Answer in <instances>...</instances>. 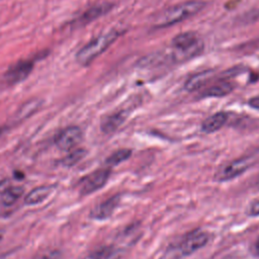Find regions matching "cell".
<instances>
[{
	"label": "cell",
	"instance_id": "5b68a950",
	"mask_svg": "<svg viewBox=\"0 0 259 259\" xmlns=\"http://www.w3.org/2000/svg\"><path fill=\"white\" fill-rule=\"evenodd\" d=\"M251 165L252 160L249 157L236 159L220 167V169L214 174V179L220 182L234 179L235 177L244 173Z\"/></svg>",
	"mask_w": 259,
	"mask_h": 259
},
{
	"label": "cell",
	"instance_id": "d4e9b609",
	"mask_svg": "<svg viewBox=\"0 0 259 259\" xmlns=\"http://www.w3.org/2000/svg\"><path fill=\"white\" fill-rule=\"evenodd\" d=\"M5 130H6V127H2V126H0V137H1V136L4 134Z\"/></svg>",
	"mask_w": 259,
	"mask_h": 259
},
{
	"label": "cell",
	"instance_id": "8fae6325",
	"mask_svg": "<svg viewBox=\"0 0 259 259\" xmlns=\"http://www.w3.org/2000/svg\"><path fill=\"white\" fill-rule=\"evenodd\" d=\"M125 118H126V113L124 110H119L114 113H111L102 119L100 123L101 131L104 134H111L122 124Z\"/></svg>",
	"mask_w": 259,
	"mask_h": 259
},
{
	"label": "cell",
	"instance_id": "277c9868",
	"mask_svg": "<svg viewBox=\"0 0 259 259\" xmlns=\"http://www.w3.org/2000/svg\"><path fill=\"white\" fill-rule=\"evenodd\" d=\"M112 4L109 2H100L94 5H91L87 9H85L82 13L77 15L74 19H72L69 25L73 28L84 26L93 20L101 17L102 15L106 14L108 11L112 9Z\"/></svg>",
	"mask_w": 259,
	"mask_h": 259
},
{
	"label": "cell",
	"instance_id": "cb8c5ba5",
	"mask_svg": "<svg viewBox=\"0 0 259 259\" xmlns=\"http://www.w3.org/2000/svg\"><path fill=\"white\" fill-rule=\"evenodd\" d=\"M255 248H256V252L259 254V239L256 242V247Z\"/></svg>",
	"mask_w": 259,
	"mask_h": 259
},
{
	"label": "cell",
	"instance_id": "3957f363",
	"mask_svg": "<svg viewBox=\"0 0 259 259\" xmlns=\"http://www.w3.org/2000/svg\"><path fill=\"white\" fill-rule=\"evenodd\" d=\"M32 60H21L9 67L1 77V83L6 86L15 85L25 80L33 69Z\"/></svg>",
	"mask_w": 259,
	"mask_h": 259
},
{
	"label": "cell",
	"instance_id": "7402d4cb",
	"mask_svg": "<svg viewBox=\"0 0 259 259\" xmlns=\"http://www.w3.org/2000/svg\"><path fill=\"white\" fill-rule=\"evenodd\" d=\"M9 181H7V180H4V181H0V193H2V192H4L9 186H10V184L8 183Z\"/></svg>",
	"mask_w": 259,
	"mask_h": 259
},
{
	"label": "cell",
	"instance_id": "ac0fdd59",
	"mask_svg": "<svg viewBox=\"0 0 259 259\" xmlns=\"http://www.w3.org/2000/svg\"><path fill=\"white\" fill-rule=\"evenodd\" d=\"M131 155H132V151L128 150V149H121V150L115 151L114 153H112V154L106 159V164H107L108 166L117 165V164L121 163L122 161L128 159Z\"/></svg>",
	"mask_w": 259,
	"mask_h": 259
},
{
	"label": "cell",
	"instance_id": "4fadbf2b",
	"mask_svg": "<svg viewBox=\"0 0 259 259\" xmlns=\"http://www.w3.org/2000/svg\"><path fill=\"white\" fill-rule=\"evenodd\" d=\"M53 189H54V186H52V185L37 186L25 195L24 203L27 205L37 204V203L44 201L51 194Z\"/></svg>",
	"mask_w": 259,
	"mask_h": 259
},
{
	"label": "cell",
	"instance_id": "ba28073f",
	"mask_svg": "<svg viewBox=\"0 0 259 259\" xmlns=\"http://www.w3.org/2000/svg\"><path fill=\"white\" fill-rule=\"evenodd\" d=\"M208 241V236L201 230H195L186 235L180 244V251L183 255H189L202 248Z\"/></svg>",
	"mask_w": 259,
	"mask_h": 259
},
{
	"label": "cell",
	"instance_id": "30bf717a",
	"mask_svg": "<svg viewBox=\"0 0 259 259\" xmlns=\"http://www.w3.org/2000/svg\"><path fill=\"white\" fill-rule=\"evenodd\" d=\"M235 88L234 83L228 80L218 81L208 87H206L202 92V97H223L230 94Z\"/></svg>",
	"mask_w": 259,
	"mask_h": 259
},
{
	"label": "cell",
	"instance_id": "e0dca14e",
	"mask_svg": "<svg viewBox=\"0 0 259 259\" xmlns=\"http://www.w3.org/2000/svg\"><path fill=\"white\" fill-rule=\"evenodd\" d=\"M86 154L87 152L84 148L74 149L62 160V165L65 167H72L75 164H77L79 161H81Z\"/></svg>",
	"mask_w": 259,
	"mask_h": 259
},
{
	"label": "cell",
	"instance_id": "7a4b0ae2",
	"mask_svg": "<svg viewBox=\"0 0 259 259\" xmlns=\"http://www.w3.org/2000/svg\"><path fill=\"white\" fill-rule=\"evenodd\" d=\"M119 34L120 31L114 29L94 37L78 51L76 61L82 66H88L98 56L105 52L117 39Z\"/></svg>",
	"mask_w": 259,
	"mask_h": 259
},
{
	"label": "cell",
	"instance_id": "44dd1931",
	"mask_svg": "<svg viewBox=\"0 0 259 259\" xmlns=\"http://www.w3.org/2000/svg\"><path fill=\"white\" fill-rule=\"evenodd\" d=\"M248 212H249L250 215H259V200L254 201L250 205Z\"/></svg>",
	"mask_w": 259,
	"mask_h": 259
},
{
	"label": "cell",
	"instance_id": "7c38bea8",
	"mask_svg": "<svg viewBox=\"0 0 259 259\" xmlns=\"http://www.w3.org/2000/svg\"><path fill=\"white\" fill-rule=\"evenodd\" d=\"M228 120V114L224 111L217 112L207 117L201 124V130L204 133L210 134L222 128Z\"/></svg>",
	"mask_w": 259,
	"mask_h": 259
},
{
	"label": "cell",
	"instance_id": "52a82bcc",
	"mask_svg": "<svg viewBox=\"0 0 259 259\" xmlns=\"http://www.w3.org/2000/svg\"><path fill=\"white\" fill-rule=\"evenodd\" d=\"M82 140V131L79 126L70 125L62 130L55 138V144L62 151L74 149Z\"/></svg>",
	"mask_w": 259,
	"mask_h": 259
},
{
	"label": "cell",
	"instance_id": "603a6c76",
	"mask_svg": "<svg viewBox=\"0 0 259 259\" xmlns=\"http://www.w3.org/2000/svg\"><path fill=\"white\" fill-rule=\"evenodd\" d=\"M250 105L253 106V107H256V108H259V97H254L252 98L250 101H249Z\"/></svg>",
	"mask_w": 259,
	"mask_h": 259
},
{
	"label": "cell",
	"instance_id": "6da1fadb",
	"mask_svg": "<svg viewBox=\"0 0 259 259\" xmlns=\"http://www.w3.org/2000/svg\"><path fill=\"white\" fill-rule=\"evenodd\" d=\"M204 6H205V3L198 0L185 1L182 3L176 4L164 10L163 12H161L157 16L154 25L157 28H163V27L174 25L196 14L197 12L202 10Z\"/></svg>",
	"mask_w": 259,
	"mask_h": 259
},
{
	"label": "cell",
	"instance_id": "8992f818",
	"mask_svg": "<svg viewBox=\"0 0 259 259\" xmlns=\"http://www.w3.org/2000/svg\"><path fill=\"white\" fill-rule=\"evenodd\" d=\"M110 176V170L108 168L98 169L80 181V194L87 195L99 188L103 187Z\"/></svg>",
	"mask_w": 259,
	"mask_h": 259
},
{
	"label": "cell",
	"instance_id": "5bb4252c",
	"mask_svg": "<svg viewBox=\"0 0 259 259\" xmlns=\"http://www.w3.org/2000/svg\"><path fill=\"white\" fill-rule=\"evenodd\" d=\"M213 76V71L207 70L203 72L196 73L189 77L185 83V89L187 91H194L204 86Z\"/></svg>",
	"mask_w": 259,
	"mask_h": 259
},
{
	"label": "cell",
	"instance_id": "9c48e42d",
	"mask_svg": "<svg viewBox=\"0 0 259 259\" xmlns=\"http://www.w3.org/2000/svg\"><path fill=\"white\" fill-rule=\"evenodd\" d=\"M119 200L120 196L118 194L107 198L106 200L98 203L91 209L90 217L95 220H105L109 218L118 205Z\"/></svg>",
	"mask_w": 259,
	"mask_h": 259
},
{
	"label": "cell",
	"instance_id": "ffe728a7",
	"mask_svg": "<svg viewBox=\"0 0 259 259\" xmlns=\"http://www.w3.org/2000/svg\"><path fill=\"white\" fill-rule=\"evenodd\" d=\"M61 253L58 250H47L37 253L32 259H59Z\"/></svg>",
	"mask_w": 259,
	"mask_h": 259
},
{
	"label": "cell",
	"instance_id": "484cf974",
	"mask_svg": "<svg viewBox=\"0 0 259 259\" xmlns=\"http://www.w3.org/2000/svg\"><path fill=\"white\" fill-rule=\"evenodd\" d=\"M2 238H3V232L0 230V241H1Z\"/></svg>",
	"mask_w": 259,
	"mask_h": 259
},
{
	"label": "cell",
	"instance_id": "d6986e66",
	"mask_svg": "<svg viewBox=\"0 0 259 259\" xmlns=\"http://www.w3.org/2000/svg\"><path fill=\"white\" fill-rule=\"evenodd\" d=\"M116 251L111 247H101L90 254L91 259H114Z\"/></svg>",
	"mask_w": 259,
	"mask_h": 259
},
{
	"label": "cell",
	"instance_id": "2e32d148",
	"mask_svg": "<svg viewBox=\"0 0 259 259\" xmlns=\"http://www.w3.org/2000/svg\"><path fill=\"white\" fill-rule=\"evenodd\" d=\"M24 192L22 186H9L4 192L1 193L2 203L5 205L13 204Z\"/></svg>",
	"mask_w": 259,
	"mask_h": 259
},
{
	"label": "cell",
	"instance_id": "9a60e30c",
	"mask_svg": "<svg viewBox=\"0 0 259 259\" xmlns=\"http://www.w3.org/2000/svg\"><path fill=\"white\" fill-rule=\"evenodd\" d=\"M40 104H41V101L37 100V99L29 100V101L23 103L19 107V109L16 113V119L22 120L24 118L29 117L31 114H33L40 107Z\"/></svg>",
	"mask_w": 259,
	"mask_h": 259
}]
</instances>
